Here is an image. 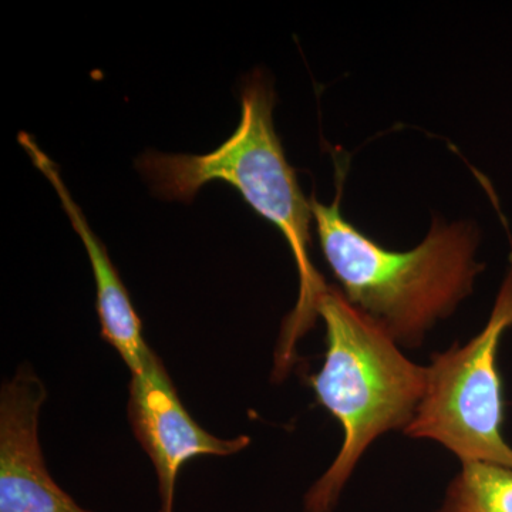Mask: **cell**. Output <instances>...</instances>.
<instances>
[{
	"label": "cell",
	"instance_id": "6da1fadb",
	"mask_svg": "<svg viewBox=\"0 0 512 512\" xmlns=\"http://www.w3.org/2000/svg\"><path fill=\"white\" fill-rule=\"evenodd\" d=\"M275 97L262 76L241 89V120L217 150L204 156L144 153L137 168L158 198L190 202L202 185L220 180L237 188L265 220L281 229L299 272V298L284 325L275 356V375L284 377L295 362V346L318 318L328 285L312 265L311 201L306 200L295 171L276 136L272 111Z\"/></svg>",
	"mask_w": 512,
	"mask_h": 512
},
{
	"label": "cell",
	"instance_id": "7a4b0ae2",
	"mask_svg": "<svg viewBox=\"0 0 512 512\" xmlns=\"http://www.w3.org/2000/svg\"><path fill=\"white\" fill-rule=\"evenodd\" d=\"M320 249L350 305L397 343L419 348L427 330L473 292L484 265L476 261L478 234L468 222L436 221L412 251L380 247L330 205L311 200Z\"/></svg>",
	"mask_w": 512,
	"mask_h": 512
},
{
	"label": "cell",
	"instance_id": "3957f363",
	"mask_svg": "<svg viewBox=\"0 0 512 512\" xmlns=\"http://www.w3.org/2000/svg\"><path fill=\"white\" fill-rule=\"evenodd\" d=\"M326 325V357L311 376L320 406L342 426L345 439L332 466L305 495V512H332L367 447L390 430L406 429L426 392L427 367L410 362L386 332L338 289L318 305Z\"/></svg>",
	"mask_w": 512,
	"mask_h": 512
},
{
	"label": "cell",
	"instance_id": "277c9868",
	"mask_svg": "<svg viewBox=\"0 0 512 512\" xmlns=\"http://www.w3.org/2000/svg\"><path fill=\"white\" fill-rule=\"evenodd\" d=\"M512 328V265L495 299L487 325L467 345L436 353L427 367L426 392L412 423V439L443 444L461 463L512 468V448L503 433V382L497 355Z\"/></svg>",
	"mask_w": 512,
	"mask_h": 512
},
{
	"label": "cell",
	"instance_id": "5b68a950",
	"mask_svg": "<svg viewBox=\"0 0 512 512\" xmlns=\"http://www.w3.org/2000/svg\"><path fill=\"white\" fill-rule=\"evenodd\" d=\"M128 419L156 468L160 512H174L178 476L191 458L232 456L251 443L248 436L220 439L202 429L185 410L156 353L141 373L131 375Z\"/></svg>",
	"mask_w": 512,
	"mask_h": 512
},
{
	"label": "cell",
	"instance_id": "8992f818",
	"mask_svg": "<svg viewBox=\"0 0 512 512\" xmlns=\"http://www.w3.org/2000/svg\"><path fill=\"white\" fill-rule=\"evenodd\" d=\"M45 384L22 367L0 392V512H93L80 507L46 468L39 440Z\"/></svg>",
	"mask_w": 512,
	"mask_h": 512
},
{
	"label": "cell",
	"instance_id": "52a82bcc",
	"mask_svg": "<svg viewBox=\"0 0 512 512\" xmlns=\"http://www.w3.org/2000/svg\"><path fill=\"white\" fill-rule=\"evenodd\" d=\"M19 143L32 158L37 170L45 175L55 188L74 231L79 234L89 255L94 281H96L97 313H99L101 336L117 350L130 369L131 375H138L154 352L144 339L143 322L134 309L116 266L111 262L103 242L94 234L83 211L67 190L56 164L40 150L29 134L20 133Z\"/></svg>",
	"mask_w": 512,
	"mask_h": 512
},
{
	"label": "cell",
	"instance_id": "ba28073f",
	"mask_svg": "<svg viewBox=\"0 0 512 512\" xmlns=\"http://www.w3.org/2000/svg\"><path fill=\"white\" fill-rule=\"evenodd\" d=\"M439 512H512V468L464 463Z\"/></svg>",
	"mask_w": 512,
	"mask_h": 512
}]
</instances>
